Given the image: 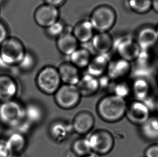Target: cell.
Wrapping results in <instances>:
<instances>
[{"label": "cell", "instance_id": "obj_42", "mask_svg": "<svg viewBox=\"0 0 158 157\" xmlns=\"http://www.w3.org/2000/svg\"><path fill=\"white\" fill-rule=\"evenodd\" d=\"M4 0H0V4H1L2 2H4Z\"/></svg>", "mask_w": 158, "mask_h": 157}, {"label": "cell", "instance_id": "obj_32", "mask_svg": "<svg viewBox=\"0 0 158 157\" xmlns=\"http://www.w3.org/2000/svg\"><path fill=\"white\" fill-rule=\"evenodd\" d=\"M98 78L99 85V90L101 89H105L109 88L111 87L112 83L114 82L107 75V74L104 75Z\"/></svg>", "mask_w": 158, "mask_h": 157}, {"label": "cell", "instance_id": "obj_22", "mask_svg": "<svg viewBox=\"0 0 158 157\" xmlns=\"http://www.w3.org/2000/svg\"><path fill=\"white\" fill-rule=\"evenodd\" d=\"M5 144L9 153L19 155L26 150L27 140L25 135L14 131L8 136Z\"/></svg>", "mask_w": 158, "mask_h": 157}, {"label": "cell", "instance_id": "obj_29", "mask_svg": "<svg viewBox=\"0 0 158 157\" xmlns=\"http://www.w3.org/2000/svg\"><path fill=\"white\" fill-rule=\"evenodd\" d=\"M113 94L126 100L131 94V86L125 80L116 82L113 86Z\"/></svg>", "mask_w": 158, "mask_h": 157}, {"label": "cell", "instance_id": "obj_33", "mask_svg": "<svg viewBox=\"0 0 158 157\" xmlns=\"http://www.w3.org/2000/svg\"><path fill=\"white\" fill-rule=\"evenodd\" d=\"M145 157H158V144L151 145L146 149Z\"/></svg>", "mask_w": 158, "mask_h": 157}, {"label": "cell", "instance_id": "obj_13", "mask_svg": "<svg viewBox=\"0 0 158 157\" xmlns=\"http://www.w3.org/2000/svg\"><path fill=\"white\" fill-rule=\"evenodd\" d=\"M141 50L150 51L158 42V36L155 27L144 26L139 29L135 38Z\"/></svg>", "mask_w": 158, "mask_h": 157}, {"label": "cell", "instance_id": "obj_4", "mask_svg": "<svg viewBox=\"0 0 158 157\" xmlns=\"http://www.w3.org/2000/svg\"><path fill=\"white\" fill-rule=\"evenodd\" d=\"M97 32H109L115 25L117 14L112 6L103 4L92 11L90 19Z\"/></svg>", "mask_w": 158, "mask_h": 157}, {"label": "cell", "instance_id": "obj_36", "mask_svg": "<svg viewBox=\"0 0 158 157\" xmlns=\"http://www.w3.org/2000/svg\"><path fill=\"white\" fill-rule=\"evenodd\" d=\"M9 154L5 142L0 141V157H8Z\"/></svg>", "mask_w": 158, "mask_h": 157}, {"label": "cell", "instance_id": "obj_3", "mask_svg": "<svg viewBox=\"0 0 158 157\" xmlns=\"http://www.w3.org/2000/svg\"><path fill=\"white\" fill-rule=\"evenodd\" d=\"M25 119L24 106L17 100L0 103V123L4 127L14 129Z\"/></svg>", "mask_w": 158, "mask_h": 157}, {"label": "cell", "instance_id": "obj_16", "mask_svg": "<svg viewBox=\"0 0 158 157\" xmlns=\"http://www.w3.org/2000/svg\"><path fill=\"white\" fill-rule=\"evenodd\" d=\"M79 42L77 41L71 31L65 30L63 34L57 38L56 46L63 55L70 57L79 48Z\"/></svg>", "mask_w": 158, "mask_h": 157}, {"label": "cell", "instance_id": "obj_8", "mask_svg": "<svg viewBox=\"0 0 158 157\" xmlns=\"http://www.w3.org/2000/svg\"><path fill=\"white\" fill-rule=\"evenodd\" d=\"M114 47L119 58L130 62H135L141 51L135 39L129 36L123 37L114 42Z\"/></svg>", "mask_w": 158, "mask_h": 157}, {"label": "cell", "instance_id": "obj_2", "mask_svg": "<svg viewBox=\"0 0 158 157\" xmlns=\"http://www.w3.org/2000/svg\"><path fill=\"white\" fill-rule=\"evenodd\" d=\"M27 51L19 39L9 37L0 45V67L10 68L17 66Z\"/></svg>", "mask_w": 158, "mask_h": 157}, {"label": "cell", "instance_id": "obj_17", "mask_svg": "<svg viewBox=\"0 0 158 157\" xmlns=\"http://www.w3.org/2000/svg\"><path fill=\"white\" fill-rule=\"evenodd\" d=\"M57 69L63 84L77 86L81 76L79 68L70 62H65L60 64Z\"/></svg>", "mask_w": 158, "mask_h": 157}, {"label": "cell", "instance_id": "obj_41", "mask_svg": "<svg viewBox=\"0 0 158 157\" xmlns=\"http://www.w3.org/2000/svg\"><path fill=\"white\" fill-rule=\"evenodd\" d=\"M96 157L95 155H93L92 154H90V155H86V156H84V157Z\"/></svg>", "mask_w": 158, "mask_h": 157}, {"label": "cell", "instance_id": "obj_15", "mask_svg": "<svg viewBox=\"0 0 158 157\" xmlns=\"http://www.w3.org/2000/svg\"><path fill=\"white\" fill-rule=\"evenodd\" d=\"M111 60L109 54H97L92 57L86 68L87 73L97 78L106 74Z\"/></svg>", "mask_w": 158, "mask_h": 157}, {"label": "cell", "instance_id": "obj_20", "mask_svg": "<svg viewBox=\"0 0 158 157\" xmlns=\"http://www.w3.org/2000/svg\"><path fill=\"white\" fill-rule=\"evenodd\" d=\"M95 31L89 20L79 22L72 29V32L79 43L85 44L91 42Z\"/></svg>", "mask_w": 158, "mask_h": 157}, {"label": "cell", "instance_id": "obj_23", "mask_svg": "<svg viewBox=\"0 0 158 157\" xmlns=\"http://www.w3.org/2000/svg\"><path fill=\"white\" fill-rule=\"evenodd\" d=\"M131 86V94L135 100L143 101L151 95V87L148 81L145 78H135Z\"/></svg>", "mask_w": 158, "mask_h": 157}, {"label": "cell", "instance_id": "obj_10", "mask_svg": "<svg viewBox=\"0 0 158 157\" xmlns=\"http://www.w3.org/2000/svg\"><path fill=\"white\" fill-rule=\"evenodd\" d=\"M59 18L60 11L58 8L45 3L37 7L34 14L36 23L45 29L58 21Z\"/></svg>", "mask_w": 158, "mask_h": 157}, {"label": "cell", "instance_id": "obj_1", "mask_svg": "<svg viewBox=\"0 0 158 157\" xmlns=\"http://www.w3.org/2000/svg\"><path fill=\"white\" fill-rule=\"evenodd\" d=\"M127 107V102L125 99L111 94L99 100L97 105V111L103 121L116 123L125 117Z\"/></svg>", "mask_w": 158, "mask_h": 157}, {"label": "cell", "instance_id": "obj_18", "mask_svg": "<svg viewBox=\"0 0 158 157\" xmlns=\"http://www.w3.org/2000/svg\"><path fill=\"white\" fill-rule=\"evenodd\" d=\"M91 42L97 54H109L113 48L114 40L109 32L95 33Z\"/></svg>", "mask_w": 158, "mask_h": 157}, {"label": "cell", "instance_id": "obj_40", "mask_svg": "<svg viewBox=\"0 0 158 157\" xmlns=\"http://www.w3.org/2000/svg\"><path fill=\"white\" fill-rule=\"evenodd\" d=\"M155 29H156V33H157V34H158V23L156 24V26H155Z\"/></svg>", "mask_w": 158, "mask_h": 157}, {"label": "cell", "instance_id": "obj_37", "mask_svg": "<svg viewBox=\"0 0 158 157\" xmlns=\"http://www.w3.org/2000/svg\"><path fill=\"white\" fill-rule=\"evenodd\" d=\"M152 9L158 14V0H152Z\"/></svg>", "mask_w": 158, "mask_h": 157}, {"label": "cell", "instance_id": "obj_35", "mask_svg": "<svg viewBox=\"0 0 158 157\" xmlns=\"http://www.w3.org/2000/svg\"><path fill=\"white\" fill-rule=\"evenodd\" d=\"M45 4L54 6L58 8L60 6H63L66 2V0H44Z\"/></svg>", "mask_w": 158, "mask_h": 157}, {"label": "cell", "instance_id": "obj_9", "mask_svg": "<svg viewBox=\"0 0 158 157\" xmlns=\"http://www.w3.org/2000/svg\"><path fill=\"white\" fill-rule=\"evenodd\" d=\"M149 109L143 102L133 100L127 103L125 117L133 124L141 126L151 117Z\"/></svg>", "mask_w": 158, "mask_h": 157}, {"label": "cell", "instance_id": "obj_31", "mask_svg": "<svg viewBox=\"0 0 158 157\" xmlns=\"http://www.w3.org/2000/svg\"><path fill=\"white\" fill-rule=\"evenodd\" d=\"M36 58L32 53L27 52L26 55L22 62L18 65L20 70L24 72H28L32 70L36 65Z\"/></svg>", "mask_w": 158, "mask_h": 157}, {"label": "cell", "instance_id": "obj_19", "mask_svg": "<svg viewBox=\"0 0 158 157\" xmlns=\"http://www.w3.org/2000/svg\"><path fill=\"white\" fill-rule=\"evenodd\" d=\"M76 86L81 97H90L96 94L99 90L98 78L86 73L81 75Z\"/></svg>", "mask_w": 158, "mask_h": 157}, {"label": "cell", "instance_id": "obj_14", "mask_svg": "<svg viewBox=\"0 0 158 157\" xmlns=\"http://www.w3.org/2000/svg\"><path fill=\"white\" fill-rule=\"evenodd\" d=\"M19 92V85L9 75H0V103L15 100Z\"/></svg>", "mask_w": 158, "mask_h": 157}, {"label": "cell", "instance_id": "obj_30", "mask_svg": "<svg viewBox=\"0 0 158 157\" xmlns=\"http://www.w3.org/2000/svg\"><path fill=\"white\" fill-rule=\"evenodd\" d=\"M65 30L66 27L64 23L58 20L46 29V33L50 37L58 38L65 31Z\"/></svg>", "mask_w": 158, "mask_h": 157}, {"label": "cell", "instance_id": "obj_7", "mask_svg": "<svg viewBox=\"0 0 158 157\" xmlns=\"http://www.w3.org/2000/svg\"><path fill=\"white\" fill-rule=\"evenodd\" d=\"M54 95L56 103L64 110H71L78 105L81 96L76 86L62 84Z\"/></svg>", "mask_w": 158, "mask_h": 157}, {"label": "cell", "instance_id": "obj_11", "mask_svg": "<svg viewBox=\"0 0 158 157\" xmlns=\"http://www.w3.org/2000/svg\"><path fill=\"white\" fill-rule=\"evenodd\" d=\"M132 71L131 62L120 58L111 60L107 70L106 74L115 82L124 80Z\"/></svg>", "mask_w": 158, "mask_h": 157}, {"label": "cell", "instance_id": "obj_39", "mask_svg": "<svg viewBox=\"0 0 158 157\" xmlns=\"http://www.w3.org/2000/svg\"><path fill=\"white\" fill-rule=\"evenodd\" d=\"M155 111H157L158 113V99L156 100V107H155Z\"/></svg>", "mask_w": 158, "mask_h": 157}, {"label": "cell", "instance_id": "obj_12", "mask_svg": "<svg viewBox=\"0 0 158 157\" xmlns=\"http://www.w3.org/2000/svg\"><path fill=\"white\" fill-rule=\"evenodd\" d=\"M95 119L92 113L88 111H81L77 113L73 119L71 126L73 131L81 136L91 131L94 127Z\"/></svg>", "mask_w": 158, "mask_h": 157}, {"label": "cell", "instance_id": "obj_26", "mask_svg": "<svg viewBox=\"0 0 158 157\" xmlns=\"http://www.w3.org/2000/svg\"><path fill=\"white\" fill-rule=\"evenodd\" d=\"M140 127L141 135L146 140H158V117L151 116Z\"/></svg>", "mask_w": 158, "mask_h": 157}, {"label": "cell", "instance_id": "obj_27", "mask_svg": "<svg viewBox=\"0 0 158 157\" xmlns=\"http://www.w3.org/2000/svg\"><path fill=\"white\" fill-rule=\"evenodd\" d=\"M71 150L77 157H83L91 154V150L88 138L81 137L78 138L73 142Z\"/></svg>", "mask_w": 158, "mask_h": 157}, {"label": "cell", "instance_id": "obj_5", "mask_svg": "<svg viewBox=\"0 0 158 157\" xmlns=\"http://www.w3.org/2000/svg\"><path fill=\"white\" fill-rule=\"evenodd\" d=\"M37 87L43 93L54 95L62 83L57 68L46 66L39 71L36 77Z\"/></svg>", "mask_w": 158, "mask_h": 157}, {"label": "cell", "instance_id": "obj_43", "mask_svg": "<svg viewBox=\"0 0 158 157\" xmlns=\"http://www.w3.org/2000/svg\"></svg>", "mask_w": 158, "mask_h": 157}, {"label": "cell", "instance_id": "obj_24", "mask_svg": "<svg viewBox=\"0 0 158 157\" xmlns=\"http://www.w3.org/2000/svg\"><path fill=\"white\" fill-rule=\"evenodd\" d=\"M44 116L42 107L35 102H30L24 106V117L32 125L41 123Z\"/></svg>", "mask_w": 158, "mask_h": 157}, {"label": "cell", "instance_id": "obj_6", "mask_svg": "<svg viewBox=\"0 0 158 157\" xmlns=\"http://www.w3.org/2000/svg\"><path fill=\"white\" fill-rule=\"evenodd\" d=\"M88 138L91 152L98 155H108L114 147L113 135L106 130H96Z\"/></svg>", "mask_w": 158, "mask_h": 157}, {"label": "cell", "instance_id": "obj_34", "mask_svg": "<svg viewBox=\"0 0 158 157\" xmlns=\"http://www.w3.org/2000/svg\"><path fill=\"white\" fill-rule=\"evenodd\" d=\"M8 37V31L6 26L0 21V45Z\"/></svg>", "mask_w": 158, "mask_h": 157}, {"label": "cell", "instance_id": "obj_38", "mask_svg": "<svg viewBox=\"0 0 158 157\" xmlns=\"http://www.w3.org/2000/svg\"><path fill=\"white\" fill-rule=\"evenodd\" d=\"M8 157H19V155H15V154H13V153H10Z\"/></svg>", "mask_w": 158, "mask_h": 157}, {"label": "cell", "instance_id": "obj_21", "mask_svg": "<svg viewBox=\"0 0 158 157\" xmlns=\"http://www.w3.org/2000/svg\"><path fill=\"white\" fill-rule=\"evenodd\" d=\"M73 131L71 124L63 121H56L52 123L49 127V134L56 142H63L70 136Z\"/></svg>", "mask_w": 158, "mask_h": 157}, {"label": "cell", "instance_id": "obj_28", "mask_svg": "<svg viewBox=\"0 0 158 157\" xmlns=\"http://www.w3.org/2000/svg\"><path fill=\"white\" fill-rule=\"evenodd\" d=\"M127 5L133 12L145 15L152 9V0H127Z\"/></svg>", "mask_w": 158, "mask_h": 157}, {"label": "cell", "instance_id": "obj_25", "mask_svg": "<svg viewBox=\"0 0 158 157\" xmlns=\"http://www.w3.org/2000/svg\"><path fill=\"white\" fill-rule=\"evenodd\" d=\"M69 57V62L80 70L87 68L92 56L88 49L79 47Z\"/></svg>", "mask_w": 158, "mask_h": 157}]
</instances>
